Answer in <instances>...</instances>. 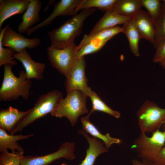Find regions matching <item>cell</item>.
<instances>
[{"mask_svg": "<svg viewBox=\"0 0 165 165\" xmlns=\"http://www.w3.org/2000/svg\"><path fill=\"white\" fill-rule=\"evenodd\" d=\"M78 132L84 136L89 144L85 158L79 165H94L97 157L101 154L108 152V149L101 140L95 138L90 137L83 130H78Z\"/></svg>", "mask_w": 165, "mask_h": 165, "instance_id": "obj_16", "label": "cell"}, {"mask_svg": "<svg viewBox=\"0 0 165 165\" xmlns=\"http://www.w3.org/2000/svg\"><path fill=\"white\" fill-rule=\"evenodd\" d=\"M156 36L155 47L161 41L165 40V4L162 3L161 14L155 22Z\"/></svg>", "mask_w": 165, "mask_h": 165, "instance_id": "obj_27", "label": "cell"}, {"mask_svg": "<svg viewBox=\"0 0 165 165\" xmlns=\"http://www.w3.org/2000/svg\"><path fill=\"white\" fill-rule=\"evenodd\" d=\"M132 18L141 38L154 44L156 36L155 24L148 13L141 9Z\"/></svg>", "mask_w": 165, "mask_h": 165, "instance_id": "obj_13", "label": "cell"}, {"mask_svg": "<svg viewBox=\"0 0 165 165\" xmlns=\"http://www.w3.org/2000/svg\"><path fill=\"white\" fill-rule=\"evenodd\" d=\"M96 10L92 8L83 10L67 20L58 28L47 32L51 40L50 48L62 49L74 43L75 38L82 32L86 19Z\"/></svg>", "mask_w": 165, "mask_h": 165, "instance_id": "obj_1", "label": "cell"}, {"mask_svg": "<svg viewBox=\"0 0 165 165\" xmlns=\"http://www.w3.org/2000/svg\"><path fill=\"white\" fill-rule=\"evenodd\" d=\"M13 57L20 61L25 70L27 79H34L38 80L43 78V73L45 68L44 63L35 62L25 49L21 52L15 53Z\"/></svg>", "mask_w": 165, "mask_h": 165, "instance_id": "obj_12", "label": "cell"}, {"mask_svg": "<svg viewBox=\"0 0 165 165\" xmlns=\"http://www.w3.org/2000/svg\"><path fill=\"white\" fill-rule=\"evenodd\" d=\"M10 24L7 25L0 30V37L3 46L12 48L16 53H19L25 49L35 48L40 44V38H26L21 33L15 31L9 26Z\"/></svg>", "mask_w": 165, "mask_h": 165, "instance_id": "obj_8", "label": "cell"}, {"mask_svg": "<svg viewBox=\"0 0 165 165\" xmlns=\"http://www.w3.org/2000/svg\"><path fill=\"white\" fill-rule=\"evenodd\" d=\"M163 2L165 4V0H162Z\"/></svg>", "mask_w": 165, "mask_h": 165, "instance_id": "obj_36", "label": "cell"}, {"mask_svg": "<svg viewBox=\"0 0 165 165\" xmlns=\"http://www.w3.org/2000/svg\"><path fill=\"white\" fill-rule=\"evenodd\" d=\"M34 135V134L27 135L9 134L6 130L0 127V152L8 149L11 150L12 152H24L17 141L28 138Z\"/></svg>", "mask_w": 165, "mask_h": 165, "instance_id": "obj_18", "label": "cell"}, {"mask_svg": "<svg viewBox=\"0 0 165 165\" xmlns=\"http://www.w3.org/2000/svg\"><path fill=\"white\" fill-rule=\"evenodd\" d=\"M20 111L9 106L6 109L0 110V127L10 132L15 126L29 112Z\"/></svg>", "mask_w": 165, "mask_h": 165, "instance_id": "obj_17", "label": "cell"}, {"mask_svg": "<svg viewBox=\"0 0 165 165\" xmlns=\"http://www.w3.org/2000/svg\"><path fill=\"white\" fill-rule=\"evenodd\" d=\"M13 65L7 64L4 65L3 78L0 89V101L16 100L20 97L25 100L29 97L32 82L27 79L25 72H19V76L15 75L12 71Z\"/></svg>", "mask_w": 165, "mask_h": 165, "instance_id": "obj_2", "label": "cell"}, {"mask_svg": "<svg viewBox=\"0 0 165 165\" xmlns=\"http://www.w3.org/2000/svg\"><path fill=\"white\" fill-rule=\"evenodd\" d=\"M87 97L79 90H73L67 94L66 97L60 101L51 114L57 117L67 118L73 126L80 116L88 112L86 103Z\"/></svg>", "mask_w": 165, "mask_h": 165, "instance_id": "obj_4", "label": "cell"}, {"mask_svg": "<svg viewBox=\"0 0 165 165\" xmlns=\"http://www.w3.org/2000/svg\"><path fill=\"white\" fill-rule=\"evenodd\" d=\"M89 117L87 115L81 119L83 130L90 134L94 138H98L102 141L107 149L110 148L113 144H119L121 142L119 139L111 137L108 133L105 135L102 134L90 121L89 119Z\"/></svg>", "mask_w": 165, "mask_h": 165, "instance_id": "obj_20", "label": "cell"}, {"mask_svg": "<svg viewBox=\"0 0 165 165\" xmlns=\"http://www.w3.org/2000/svg\"><path fill=\"white\" fill-rule=\"evenodd\" d=\"M165 145V130L158 129L150 137L141 133L133 141V147L141 160L154 163Z\"/></svg>", "mask_w": 165, "mask_h": 165, "instance_id": "obj_5", "label": "cell"}, {"mask_svg": "<svg viewBox=\"0 0 165 165\" xmlns=\"http://www.w3.org/2000/svg\"><path fill=\"white\" fill-rule=\"evenodd\" d=\"M131 165H155V164L154 163L143 160H139L133 159L131 160Z\"/></svg>", "mask_w": 165, "mask_h": 165, "instance_id": "obj_33", "label": "cell"}, {"mask_svg": "<svg viewBox=\"0 0 165 165\" xmlns=\"http://www.w3.org/2000/svg\"><path fill=\"white\" fill-rule=\"evenodd\" d=\"M47 51L51 65L66 77L77 60V46L74 43L62 49L48 47Z\"/></svg>", "mask_w": 165, "mask_h": 165, "instance_id": "obj_7", "label": "cell"}, {"mask_svg": "<svg viewBox=\"0 0 165 165\" xmlns=\"http://www.w3.org/2000/svg\"><path fill=\"white\" fill-rule=\"evenodd\" d=\"M109 39L96 40L90 41L81 47L78 50L76 58L78 59L87 54L99 51Z\"/></svg>", "mask_w": 165, "mask_h": 165, "instance_id": "obj_26", "label": "cell"}, {"mask_svg": "<svg viewBox=\"0 0 165 165\" xmlns=\"http://www.w3.org/2000/svg\"><path fill=\"white\" fill-rule=\"evenodd\" d=\"M88 97L90 98L92 104V108L87 115L89 116L94 112L97 111L107 113L116 118L120 117V114L119 112L113 110L107 105L94 91L91 90Z\"/></svg>", "mask_w": 165, "mask_h": 165, "instance_id": "obj_24", "label": "cell"}, {"mask_svg": "<svg viewBox=\"0 0 165 165\" xmlns=\"http://www.w3.org/2000/svg\"><path fill=\"white\" fill-rule=\"evenodd\" d=\"M122 32V27L118 26L105 29L92 34L86 35L77 46L78 50L82 46L90 41L96 40L110 39Z\"/></svg>", "mask_w": 165, "mask_h": 165, "instance_id": "obj_23", "label": "cell"}, {"mask_svg": "<svg viewBox=\"0 0 165 165\" xmlns=\"http://www.w3.org/2000/svg\"><path fill=\"white\" fill-rule=\"evenodd\" d=\"M75 144L66 142L63 143L57 151L42 156H24L20 165H49L54 161L61 158L72 160L75 158Z\"/></svg>", "mask_w": 165, "mask_h": 165, "instance_id": "obj_9", "label": "cell"}, {"mask_svg": "<svg viewBox=\"0 0 165 165\" xmlns=\"http://www.w3.org/2000/svg\"><path fill=\"white\" fill-rule=\"evenodd\" d=\"M63 98L62 93L54 90L43 94L39 97L34 106L28 113L22 119L10 132L14 134L21 131L25 127L37 119L51 113L60 101Z\"/></svg>", "mask_w": 165, "mask_h": 165, "instance_id": "obj_3", "label": "cell"}, {"mask_svg": "<svg viewBox=\"0 0 165 165\" xmlns=\"http://www.w3.org/2000/svg\"><path fill=\"white\" fill-rule=\"evenodd\" d=\"M160 66L163 68L165 69V60L160 63Z\"/></svg>", "mask_w": 165, "mask_h": 165, "instance_id": "obj_34", "label": "cell"}, {"mask_svg": "<svg viewBox=\"0 0 165 165\" xmlns=\"http://www.w3.org/2000/svg\"><path fill=\"white\" fill-rule=\"evenodd\" d=\"M122 32L127 38L130 49L136 57L140 56L138 49V43L140 38H141L133 19L131 18L122 27Z\"/></svg>", "mask_w": 165, "mask_h": 165, "instance_id": "obj_22", "label": "cell"}, {"mask_svg": "<svg viewBox=\"0 0 165 165\" xmlns=\"http://www.w3.org/2000/svg\"><path fill=\"white\" fill-rule=\"evenodd\" d=\"M61 165H67L65 163H63V164H62Z\"/></svg>", "mask_w": 165, "mask_h": 165, "instance_id": "obj_37", "label": "cell"}, {"mask_svg": "<svg viewBox=\"0 0 165 165\" xmlns=\"http://www.w3.org/2000/svg\"><path fill=\"white\" fill-rule=\"evenodd\" d=\"M86 62L84 57L77 60L69 74L66 77L64 87L67 94L75 90H79L88 96L91 90L87 85L85 69Z\"/></svg>", "mask_w": 165, "mask_h": 165, "instance_id": "obj_10", "label": "cell"}, {"mask_svg": "<svg viewBox=\"0 0 165 165\" xmlns=\"http://www.w3.org/2000/svg\"><path fill=\"white\" fill-rule=\"evenodd\" d=\"M136 115L141 133H153L159 129L163 124L165 118V108L147 100L139 108Z\"/></svg>", "mask_w": 165, "mask_h": 165, "instance_id": "obj_6", "label": "cell"}, {"mask_svg": "<svg viewBox=\"0 0 165 165\" xmlns=\"http://www.w3.org/2000/svg\"><path fill=\"white\" fill-rule=\"evenodd\" d=\"M31 0H0V29L4 22L14 15L24 13Z\"/></svg>", "mask_w": 165, "mask_h": 165, "instance_id": "obj_14", "label": "cell"}, {"mask_svg": "<svg viewBox=\"0 0 165 165\" xmlns=\"http://www.w3.org/2000/svg\"><path fill=\"white\" fill-rule=\"evenodd\" d=\"M162 125H163V126L164 128V130H165V118L163 120Z\"/></svg>", "mask_w": 165, "mask_h": 165, "instance_id": "obj_35", "label": "cell"}, {"mask_svg": "<svg viewBox=\"0 0 165 165\" xmlns=\"http://www.w3.org/2000/svg\"><path fill=\"white\" fill-rule=\"evenodd\" d=\"M154 163L155 165H165V145L161 150Z\"/></svg>", "mask_w": 165, "mask_h": 165, "instance_id": "obj_32", "label": "cell"}, {"mask_svg": "<svg viewBox=\"0 0 165 165\" xmlns=\"http://www.w3.org/2000/svg\"><path fill=\"white\" fill-rule=\"evenodd\" d=\"M142 6L147 10V13L155 22L160 15L162 9V3L159 0H140Z\"/></svg>", "mask_w": 165, "mask_h": 165, "instance_id": "obj_29", "label": "cell"}, {"mask_svg": "<svg viewBox=\"0 0 165 165\" xmlns=\"http://www.w3.org/2000/svg\"><path fill=\"white\" fill-rule=\"evenodd\" d=\"M156 51L153 59L155 63H159L165 60V40L160 42L155 47Z\"/></svg>", "mask_w": 165, "mask_h": 165, "instance_id": "obj_31", "label": "cell"}, {"mask_svg": "<svg viewBox=\"0 0 165 165\" xmlns=\"http://www.w3.org/2000/svg\"><path fill=\"white\" fill-rule=\"evenodd\" d=\"M42 2L39 0H31L26 10L22 17V21L17 27L18 32L24 33L32 26L38 22L41 19L39 12Z\"/></svg>", "mask_w": 165, "mask_h": 165, "instance_id": "obj_15", "label": "cell"}, {"mask_svg": "<svg viewBox=\"0 0 165 165\" xmlns=\"http://www.w3.org/2000/svg\"><path fill=\"white\" fill-rule=\"evenodd\" d=\"M116 0H82L77 8L78 12L83 9L97 8L102 11H112Z\"/></svg>", "mask_w": 165, "mask_h": 165, "instance_id": "obj_25", "label": "cell"}, {"mask_svg": "<svg viewBox=\"0 0 165 165\" xmlns=\"http://www.w3.org/2000/svg\"><path fill=\"white\" fill-rule=\"evenodd\" d=\"M16 53V51L12 48L3 47L0 37V66L7 64H11L13 66L17 65V62L13 57Z\"/></svg>", "mask_w": 165, "mask_h": 165, "instance_id": "obj_30", "label": "cell"}, {"mask_svg": "<svg viewBox=\"0 0 165 165\" xmlns=\"http://www.w3.org/2000/svg\"><path fill=\"white\" fill-rule=\"evenodd\" d=\"M24 152L16 151L9 152L4 150L0 155V165H20Z\"/></svg>", "mask_w": 165, "mask_h": 165, "instance_id": "obj_28", "label": "cell"}, {"mask_svg": "<svg viewBox=\"0 0 165 165\" xmlns=\"http://www.w3.org/2000/svg\"><path fill=\"white\" fill-rule=\"evenodd\" d=\"M142 7L140 0H116L112 11L121 16L132 18Z\"/></svg>", "mask_w": 165, "mask_h": 165, "instance_id": "obj_21", "label": "cell"}, {"mask_svg": "<svg viewBox=\"0 0 165 165\" xmlns=\"http://www.w3.org/2000/svg\"><path fill=\"white\" fill-rule=\"evenodd\" d=\"M131 18L121 16L112 11H106L93 28L89 34L119 24H124Z\"/></svg>", "mask_w": 165, "mask_h": 165, "instance_id": "obj_19", "label": "cell"}, {"mask_svg": "<svg viewBox=\"0 0 165 165\" xmlns=\"http://www.w3.org/2000/svg\"><path fill=\"white\" fill-rule=\"evenodd\" d=\"M82 0H61L54 5L50 15L40 23L29 28L26 32L28 36L39 29L50 24L57 17L62 16L75 15L77 8Z\"/></svg>", "mask_w": 165, "mask_h": 165, "instance_id": "obj_11", "label": "cell"}]
</instances>
